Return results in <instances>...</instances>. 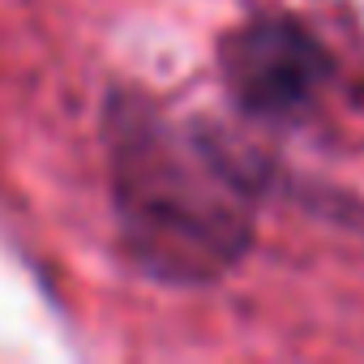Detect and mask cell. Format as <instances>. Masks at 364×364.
Instances as JSON below:
<instances>
[{"label":"cell","mask_w":364,"mask_h":364,"mask_svg":"<svg viewBox=\"0 0 364 364\" xmlns=\"http://www.w3.org/2000/svg\"><path fill=\"white\" fill-rule=\"evenodd\" d=\"M228 73L236 95L257 112H291L309 99L321 73V52L291 26H253L240 31L228 52Z\"/></svg>","instance_id":"cell-1"}]
</instances>
